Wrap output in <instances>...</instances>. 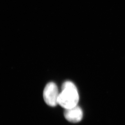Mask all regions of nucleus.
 Returning a JSON list of instances; mask_svg holds the SVG:
<instances>
[{"label": "nucleus", "instance_id": "f257e3e1", "mask_svg": "<svg viewBox=\"0 0 125 125\" xmlns=\"http://www.w3.org/2000/svg\"><path fill=\"white\" fill-rule=\"evenodd\" d=\"M79 95L75 85L67 81L62 84V91L58 97V103L65 109H70L77 105Z\"/></svg>", "mask_w": 125, "mask_h": 125}, {"label": "nucleus", "instance_id": "f03ea898", "mask_svg": "<svg viewBox=\"0 0 125 125\" xmlns=\"http://www.w3.org/2000/svg\"><path fill=\"white\" fill-rule=\"evenodd\" d=\"M59 94L57 85L50 82L46 85L43 92V97L45 103L51 106H55L58 104Z\"/></svg>", "mask_w": 125, "mask_h": 125}, {"label": "nucleus", "instance_id": "7ed1b4c3", "mask_svg": "<svg viewBox=\"0 0 125 125\" xmlns=\"http://www.w3.org/2000/svg\"><path fill=\"white\" fill-rule=\"evenodd\" d=\"M64 117L69 122L77 123L81 120L83 117L82 109L77 105L70 109H65Z\"/></svg>", "mask_w": 125, "mask_h": 125}]
</instances>
